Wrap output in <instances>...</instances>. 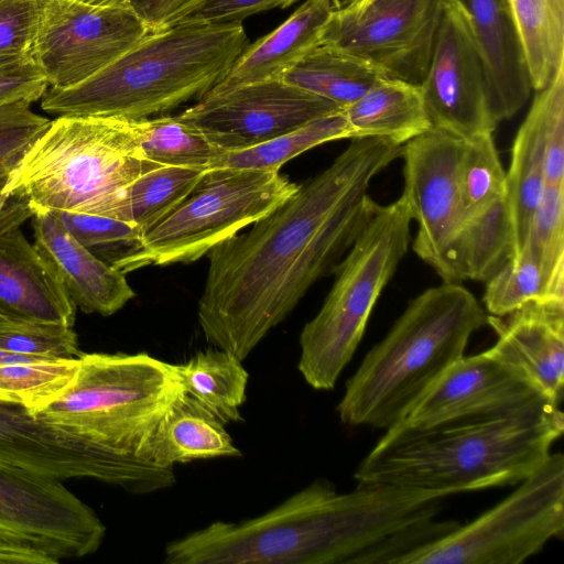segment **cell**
I'll return each mask as SVG.
<instances>
[{
    "label": "cell",
    "mask_w": 564,
    "mask_h": 564,
    "mask_svg": "<svg viewBox=\"0 0 564 564\" xmlns=\"http://www.w3.org/2000/svg\"><path fill=\"white\" fill-rule=\"evenodd\" d=\"M39 20V0H0V56L28 54Z\"/></svg>",
    "instance_id": "obj_41"
},
{
    "label": "cell",
    "mask_w": 564,
    "mask_h": 564,
    "mask_svg": "<svg viewBox=\"0 0 564 564\" xmlns=\"http://www.w3.org/2000/svg\"><path fill=\"white\" fill-rule=\"evenodd\" d=\"M144 159L161 166H188L210 170L224 152L177 116L144 119L141 139Z\"/></svg>",
    "instance_id": "obj_34"
},
{
    "label": "cell",
    "mask_w": 564,
    "mask_h": 564,
    "mask_svg": "<svg viewBox=\"0 0 564 564\" xmlns=\"http://www.w3.org/2000/svg\"><path fill=\"white\" fill-rule=\"evenodd\" d=\"M466 13L484 64L497 124L513 117L533 90L507 0H456Z\"/></svg>",
    "instance_id": "obj_21"
},
{
    "label": "cell",
    "mask_w": 564,
    "mask_h": 564,
    "mask_svg": "<svg viewBox=\"0 0 564 564\" xmlns=\"http://www.w3.org/2000/svg\"><path fill=\"white\" fill-rule=\"evenodd\" d=\"M89 6L101 8H127L131 6L132 0H76ZM131 8V7H130Z\"/></svg>",
    "instance_id": "obj_47"
},
{
    "label": "cell",
    "mask_w": 564,
    "mask_h": 564,
    "mask_svg": "<svg viewBox=\"0 0 564 564\" xmlns=\"http://www.w3.org/2000/svg\"><path fill=\"white\" fill-rule=\"evenodd\" d=\"M33 218L34 247L84 313L110 316L135 296L124 274L79 243L55 210Z\"/></svg>",
    "instance_id": "obj_20"
},
{
    "label": "cell",
    "mask_w": 564,
    "mask_h": 564,
    "mask_svg": "<svg viewBox=\"0 0 564 564\" xmlns=\"http://www.w3.org/2000/svg\"><path fill=\"white\" fill-rule=\"evenodd\" d=\"M143 121L58 116L11 173L8 191L24 196L33 215H96L132 181L161 166L142 154Z\"/></svg>",
    "instance_id": "obj_6"
},
{
    "label": "cell",
    "mask_w": 564,
    "mask_h": 564,
    "mask_svg": "<svg viewBox=\"0 0 564 564\" xmlns=\"http://www.w3.org/2000/svg\"><path fill=\"white\" fill-rule=\"evenodd\" d=\"M76 305L20 228L0 237V316L73 327Z\"/></svg>",
    "instance_id": "obj_23"
},
{
    "label": "cell",
    "mask_w": 564,
    "mask_h": 564,
    "mask_svg": "<svg viewBox=\"0 0 564 564\" xmlns=\"http://www.w3.org/2000/svg\"><path fill=\"white\" fill-rule=\"evenodd\" d=\"M432 128L462 138L494 133L487 78L468 18L445 0L434 47L420 85Z\"/></svg>",
    "instance_id": "obj_17"
},
{
    "label": "cell",
    "mask_w": 564,
    "mask_h": 564,
    "mask_svg": "<svg viewBox=\"0 0 564 564\" xmlns=\"http://www.w3.org/2000/svg\"><path fill=\"white\" fill-rule=\"evenodd\" d=\"M367 1H369V0H361L357 6H355L352 8L359 7V6L364 4V3H366Z\"/></svg>",
    "instance_id": "obj_51"
},
{
    "label": "cell",
    "mask_w": 564,
    "mask_h": 564,
    "mask_svg": "<svg viewBox=\"0 0 564 564\" xmlns=\"http://www.w3.org/2000/svg\"><path fill=\"white\" fill-rule=\"evenodd\" d=\"M488 325L498 337L492 347L558 405L564 387V302H531L502 317L488 315Z\"/></svg>",
    "instance_id": "obj_22"
},
{
    "label": "cell",
    "mask_w": 564,
    "mask_h": 564,
    "mask_svg": "<svg viewBox=\"0 0 564 564\" xmlns=\"http://www.w3.org/2000/svg\"><path fill=\"white\" fill-rule=\"evenodd\" d=\"M358 465V484H382L443 496L516 485L534 473L564 432L563 412L543 404L388 430Z\"/></svg>",
    "instance_id": "obj_2"
},
{
    "label": "cell",
    "mask_w": 564,
    "mask_h": 564,
    "mask_svg": "<svg viewBox=\"0 0 564 564\" xmlns=\"http://www.w3.org/2000/svg\"><path fill=\"white\" fill-rule=\"evenodd\" d=\"M525 243L540 260L546 301L564 302V185L545 186Z\"/></svg>",
    "instance_id": "obj_35"
},
{
    "label": "cell",
    "mask_w": 564,
    "mask_h": 564,
    "mask_svg": "<svg viewBox=\"0 0 564 564\" xmlns=\"http://www.w3.org/2000/svg\"><path fill=\"white\" fill-rule=\"evenodd\" d=\"M11 173L0 172V237L20 228L33 210L29 200L17 193L8 191Z\"/></svg>",
    "instance_id": "obj_45"
},
{
    "label": "cell",
    "mask_w": 564,
    "mask_h": 564,
    "mask_svg": "<svg viewBox=\"0 0 564 564\" xmlns=\"http://www.w3.org/2000/svg\"><path fill=\"white\" fill-rule=\"evenodd\" d=\"M492 134L463 138L458 163L464 231L457 270L471 281H486L512 256L506 171Z\"/></svg>",
    "instance_id": "obj_18"
},
{
    "label": "cell",
    "mask_w": 564,
    "mask_h": 564,
    "mask_svg": "<svg viewBox=\"0 0 564 564\" xmlns=\"http://www.w3.org/2000/svg\"><path fill=\"white\" fill-rule=\"evenodd\" d=\"M249 45L241 22H181L124 53L73 87H50L44 111L58 116L141 120L203 97Z\"/></svg>",
    "instance_id": "obj_4"
},
{
    "label": "cell",
    "mask_w": 564,
    "mask_h": 564,
    "mask_svg": "<svg viewBox=\"0 0 564 564\" xmlns=\"http://www.w3.org/2000/svg\"><path fill=\"white\" fill-rule=\"evenodd\" d=\"M29 56L30 55H28V54L1 55L0 56V66L18 62V61L23 59Z\"/></svg>",
    "instance_id": "obj_50"
},
{
    "label": "cell",
    "mask_w": 564,
    "mask_h": 564,
    "mask_svg": "<svg viewBox=\"0 0 564 564\" xmlns=\"http://www.w3.org/2000/svg\"><path fill=\"white\" fill-rule=\"evenodd\" d=\"M445 0H369L335 11L322 43L355 55L383 77L420 86Z\"/></svg>",
    "instance_id": "obj_14"
},
{
    "label": "cell",
    "mask_w": 564,
    "mask_h": 564,
    "mask_svg": "<svg viewBox=\"0 0 564 564\" xmlns=\"http://www.w3.org/2000/svg\"><path fill=\"white\" fill-rule=\"evenodd\" d=\"M397 516L380 486L338 492L317 478L269 511L215 521L166 544L165 564H356L394 530Z\"/></svg>",
    "instance_id": "obj_3"
},
{
    "label": "cell",
    "mask_w": 564,
    "mask_h": 564,
    "mask_svg": "<svg viewBox=\"0 0 564 564\" xmlns=\"http://www.w3.org/2000/svg\"><path fill=\"white\" fill-rule=\"evenodd\" d=\"M0 468L61 481L94 479L133 495L153 494L162 482L156 465L117 455L25 409L2 403Z\"/></svg>",
    "instance_id": "obj_12"
},
{
    "label": "cell",
    "mask_w": 564,
    "mask_h": 564,
    "mask_svg": "<svg viewBox=\"0 0 564 564\" xmlns=\"http://www.w3.org/2000/svg\"><path fill=\"white\" fill-rule=\"evenodd\" d=\"M533 90L564 67V0H507Z\"/></svg>",
    "instance_id": "obj_31"
},
{
    "label": "cell",
    "mask_w": 564,
    "mask_h": 564,
    "mask_svg": "<svg viewBox=\"0 0 564 564\" xmlns=\"http://www.w3.org/2000/svg\"><path fill=\"white\" fill-rule=\"evenodd\" d=\"M361 0H332L336 11L346 10L357 6Z\"/></svg>",
    "instance_id": "obj_49"
},
{
    "label": "cell",
    "mask_w": 564,
    "mask_h": 564,
    "mask_svg": "<svg viewBox=\"0 0 564 564\" xmlns=\"http://www.w3.org/2000/svg\"><path fill=\"white\" fill-rule=\"evenodd\" d=\"M47 89V80L30 56L0 66V107L21 101L32 104Z\"/></svg>",
    "instance_id": "obj_42"
},
{
    "label": "cell",
    "mask_w": 564,
    "mask_h": 564,
    "mask_svg": "<svg viewBox=\"0 0 564 564\" xmlns=\"http://www.w3.org/2000/svg\"><path fill=\"white\" fill-rule=\"evenodd\" d=\"M343 111L351 139L381 138L403 145L432 128L420 86L400 79L380 78Z\"/></svg>",
    "instance_id": "obj_26"
},
{
    "label": "cell",
    "mask_w": 564,
    "mask_h": 564,
    "mask_svg": "<svg viewBox=\"0 0 564 564\" xmlns=\"http://www.w3.org/2000/svg\"><path fill=\"white\" fill-rule=\"evenodd\" d=\"M0 563L14 564H54L40 552L0 542Z\"/></svg>",
    "instance_id": "obj_46"
},
{
    "label": "cell",
    "mask_w": 564,
    "mask_h": 564,
    "mask_svg": "<svg viewBox=\"0 0 564 564\" xmlns=\"http://www.w3.org/2000/svg\"><path fill=\"white\" fill-rule=\"evenodd\" d=\"M463 138L431 128L402 145L403 191L417 224L412 249L442 278L460 283L457 259L464 231L458 163Z\"/></svg>",
    "instance_id": "obj_13"
},
{
    "label": "cell",
    "mask_w": 564,
    "mask_h": 564,
    "mask_svg": "<svg viewBox=\"0 0 564 564\" xmlns=\"http://www.w3.org/2000/svg\"><path fill=\"white\" fill-rule=\"evenodd\" d=\"M546 301L540 260L525 243L487 281L482 302L489 315L502 317L531 302Z\"/></svg>",
    "instance_id": "obj_36"
},
{
    "label": "cell",
    "mask_w": 564,
    "mask_h": 564,
    "mask_svg": "<svg viewBox=\"0 0 564 564\" xmlns=\"http://www.w3.org/2000/svg\"><path fill=\"white\" fill-rule=\"evenodd\" d=\"M401 152L386 139H351L247 232L214 247L197 308L205 339L243 361L314 283L334 274L377 208L371 181Z\"/></svg>",
    "instance_id": "obj_1"
},
{
    "label": "cell",
    "mask_w": 564,
    "mask_h": 564,
    "mask_svg": "<svg viewBox=\"0 0 564 564\" xmlns=\"http://www.w3.org/2000/svg\"><path fill=\"white\" fill-rule=\"evenodd\" d=\"M383 76L366 61L328 44H319L282 75V79L323 97L343 109Z\"/></svg>",
    "instance_id": "obj_30"
},
{
    "label": "cell",
    "mask_w": 564,
    "mask_h": 564,
    "mask_svg": "<svg viewBox=\"0 0 564 564\" xmlns=\"http://www.w3.org/2000/svg\"><path fill=\"white\" fill-rule=\"evenodd\" d=\"M150 34L130 7L39 0V20L29 55L48 87L63 89L95 76Z\"/></svg>",
    "instance_id": "obj_11"
},
{
    "label": "cell",
    "mask_w": 564,
    "mask_h": 564,
    "mask_svg": "<svg viewBox=\"0 0 564 564\" xmlns=\"http://www.w3.org/2000/svg\"><path fill=\"white\" fill-rule=\"evenodd\" d=\"M207 172L200 167L159 166L128 184L96 215L132 224L144 234L172 213Z\"/></svg>",
    "instance_id": "obj_28"
},
{
    "label": "cell",
    "mask_w": 564,
    "mask_h": 564,
    "mask_svg": "<svg viewBox=\"0 0 564 564\" xmlns=\"http://www.w3.org/2000/svg\"><path fill=\"white\" fill-rule=\"evenodd\" d=\"M79 360L39 358L0 365V403L34 414L62 395L74 382Z\"/></svg>",
    "instance_id": "obj_33"
},
{
    "label": "cell",
    "mask_w": 564,
    "mask_h": 564,
    "mask_svg": "<svg viewBox=\"0 0 564 564\" xmlns=\"http://www.w3.org/2000/svg\"><path fill=\"white\" fill-rule=\"evenodd\" d=\"M55 212L79 243L115 269L141 245L143 232L132 224L101 215Z\"/></svg>",
    "instance_id": "obj_37"
},
{
    "label": "cell",
    "mask_w": 564,
    "mask_h": 564,
    "mask_svg": "<svg viewBox=\"0 0 564 564\" xmlns=\"http://www.w3.org/2000/svg\"><path fill=\"white\" fill-rule=\"evenodd\" d=\"M297 0H204L182 22L229 23L274 8H285Z\"/></svg>",
    "instance_id": "obj_43"
},
{
    "label": "cell",
    "mask_w": 564,
    "mask_h": 564,
    "mask_svg": "<svg viewBox=\"0 0 564 564\" xmlns=\"http://www.w3.org/2000/svg\"><path fill=\"white\" fill-rule=\"evenodd\" d=\"M297 188L279 172L209 170L172 213L143 234L139 249L116 269L127 274L148 265L194 262L265 217Z\"/></svg>",
    "instance_id": "obj_9"
},
{
    "label": "cell",
    "mask_w": 564,
    "mask_h": 564,
    "mask_svg": "<svg viewBox=\"0 0 564 564\" xmlns=\"http://www.w3.org/2000/svg\"><path fill=\"white\" fill-rule=\"evenodd\" d=\"M335 11L332 0H306L278 28L249 44L210 91L281 78L322 44L326 25Z\"/></svg>",
    "instance_id": "obj_24"
},
{
    "label": "cell",
    "mask_w": 564,
    "mask_h": 564,
    "mask_svg": "<svg viewBox=\"0 0 564 564\" xmlns=\"http://www.w3.org/2000/svg\"><path fill=\"white\" fill-rule=\"evenodd\" d=\"M539 91L544 102L546 185H564V67Z\"/></svg>",
    "instance_id": "obj_40"
},
{
    "label": "cell",
    "mask_w": 564,
    "mask_h": 564,
    "mask_svg": "<svg viewBox=\"0 0 564 564\" xmlns=\"http://www.w3.org/2000/svg\"><path fill=\"white\" fill-rule=\"evenodd\" d=\"M343 110L314 119L256 145L242 150L224 151L210 170L279 172L282 165L310 149L330 141L351 139Z\"/></svg>",
    "instance_id": "obj_32"
},
{
    "label": "cell",
    "mask_w": 564,
    "mask_h": 564,
    "mask_svg": "<svg viewBox=\"0 0 564 564\" xmlns=\"http://www.w3.org/2000/svg\"><path fill=\"white\" fill-rule=\"evenodd\" d=\"M554 404L531 377L494 347L458 359L403 422L425 426ZM558 406V405H557Z\"/></svg>",
    "instance_id": "obj_19"
},
{
    "label": "cell",
    "mask_w": 564,
    "mask_h": 564,
    "mask_svg": "<svg viewBox=\"0 0 564 564\" xmlns=\"http://www.w3.org/2000/svg\"><path fill=\"white\" fill-rule=\"evenodd\" d=\"M545 186L544 102L538 91L517 131L509 169L506 171L512 256L520 252L525 245Z\"/></svg>",
    "instance_id": "obj_27"
},
{
    "label": "cell",
    "mask_w": 564,
    "mask_h": 564,
    "mask_svg": "<svg viewBox=\"0 0 564 564\" xmlns=\"http://www.w3.org/2000/svg\"><path fill=\"white\" fill-rule=\"evenodd\" d=\"M21 101L0 107V172L12 173L51 120Z\"/></svg>",
    "instance_id": "obj_39"
},
{
    "label": "cell",
    "mask_w": 564,
    "mask_h": 564,
    "mask_svg": "<svg viewBox=\"0 0 564 564\" xmlns=\"http://www.w3.org/2000/svg\"><path fill=\"white\" fill-rule=\"evenodd\" d=\"M501 502L395 564H519L564 532V456L546 460Z\"/></svg>",
    "instance_id": "obj_10"
},
{
    "label": "cell",
    "mask_w": 564,
    "mask_h": 564,
    "mask_svg": "<svg viewBox=\"0 0 564 564\" xmlns=\"http://www.w3.org/2000/svg\"><path fill=\"white\" fill-rule=\"evenodd\" d=\"M486 325L485 308L460 283L426 289L346 382L336 409L340 421L383 430L403 422Z\"/></svg>",
    "instance_id": "obj_5"
},
{
    "label": "cell",
    "mask_w": 564,
    "mask_h": 564,
    "mask_svg": "<svg viewBox=\"0 0 564 564\" xmlns=\"http://www.w3.org/2000/svg\"><path fill=\"white\" fill-rule=\"evenodd\" d=\"M411 213L401 195L377 208L336 268L318 313L300 334L297 369L315 390H332L354 356L371 312L408 252Z\"/></svg>",
    "instance_id": "obj_8"
},
{
    "label": "cell",
    "mask_w": 564,
    "mask_h": 564,
    "mask_svg": "<svg viewBox=\"0 0 564 564\" xmlns=\"http://www.w3.org/2000/svg\"><path fill=\"white\" fill-rule=\"evenodd\" d=\"M343 110L282 78L207 91L178 119L223 151L242 150Z\"/></svg>",
    "instance_id": "obj_16"
},
{
    "label": "cell",
    "mask_w": 564,
    "mask_h": 564,
    "mask_svg": "<svg viewBox=\"0 0 564 564\" xmlns=\"http://www.w3.org/2000/svg\"><path fill=\"white\" fill-rule=\"evenodd\" d=\"M177 371L184 393L225 425L242 421L249 373L241 359L214 347L197 351Z\"/></svg>",
    "instance_id": "obj_29"
},
{
    "label": "cell",
    "mask_w": 564,
    "mask_h": 564,
    "mask_svg": "<svg viewBox=\"0 0 564 564\" xmlns=\"http://www.w3.org/2000/svg\"><path fill=\"white\" fill-rule=\"evenodd\" d=\"M204 0H132L131 9L147 24L151 33L181 23Z\"/></svg>",
    "instance_id": "obj_44"
},
{
    "label": "cell",
    "mask_w": 564,
    "mask_h": 564,
    "mask_svg": "<svg viewBox=\"0 0 564 564\" xmlns=\"http://www.w3.org/2000/svg\"><path fill=\"white\" fill-rule=\"evenodd\" d=\"M149 449L152 459L167 468L181 463L242 455L225 424L185 393L162 416Z\"/></svg>",
    "instance_id": "obj_25"
},
{
    "label": "cell",
    "mask_w": 564,
    "mask_h": 564,
    "mask_svg": "<svg viewBox=\"0 0 564 564\" xmlns=\"http://www.w3.org/2000/svg\"><path fill=\"white\" fill-rule=\"evenodd\" d=\"M41 357H34V356H28V355H21V354H14L7 351L2 348H0V365L1 364H10V362H19V361H29L39 359Z\"/></svg>",
    "instance_id": "obj_48"
},
{
    "label": "cell",
    "mask_w": 564,
    "mask_h": 564,
    "mask_svg": "<svg viewBox=\"0 0 564 564\" xmlns=\"http://www.w3.org/2000/svg\"><path fill=\"white\" fill-rule=\"evenodd\" d=\"M77 358L74 382L33 415L117 455L159 465L149 444L164 413L184 394L177 365L147 352Z\"/></svg>",
    "instance_id": "obj_7"
},
{
    "label": "cell",
    "mask_w": 564,
    "mask_h": 564,
    "mask_svg": "<svg viewBox=\"0 0 564 564\" xmlns=\"http://www.w3.org/2000/svg\"><path fill=\"white\" fill-rule=\"evenodd\" d=\"M0 348L41 358H73L80 351L73 327L0 316Z\"/></svg>",
    "instance_id": "obj_38"
},
{
    "label": "cell",
    "mask_w": 564,
    "mask_h": 564,
    "mask_svg": "<svg viewBox=\"0 0 564 564\" xmlns=\"http://www.w3.org/2000/svg\"><path fill=\"white\" fill-rule=\"evenodd\" d=\"M105 535L97 513L63 481L0 468V542L56 564L95 553Z\"/></svg>",
    "instance_id": "obj_15"
}]
</instances>
